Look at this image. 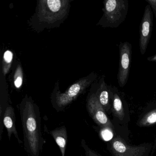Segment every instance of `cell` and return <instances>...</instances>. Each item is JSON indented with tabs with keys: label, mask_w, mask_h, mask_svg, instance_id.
Segmentation results:
<instances>
[{
	"label": "cell",
	"mask_w": 156,
	"mask_h": 156,
	"mask_svg": "<svg viewBox=\"0 0 156 156\" xmlns=\"http://www.w3.org/2000/svg\"><path fill=\"white\" fill-rule=\"evenodd\" d=\"M153 12L151 7L147 4L145 7L140 24L139 45L141 55L146 53L151 37L153 27Z\"/></svg>",
	"instance_id": "4"
},
{
	"label": "cell",
	"mask_w": 156,
	"mask_h": 156,
	"mask_svg": "<svg viewBox=\"0 0 156 156\" xmlns=\"http://www.w3.org/2000/svg\"><path fill=\"white\" fill-rule=\"evenodd\" d=\"M113 147L116 152L123 153L127 150V147L121 141H116L113 143Z\"/></svg>",
	"instance_id": "10"
},
{
	"label": "cell",
	"mask_w": 156,
	"mask_h": 156,
	"mask_svg": "<svg viewBox=\"0 0 156 156\" xmlns=\"http://www.w3.org/2000/svg\"><path fill=\"white\" fill-rule=\"evenodd\" d=\"M147 60L149 62H156V55L148 57Z\"/></svg>",
	"instance_id": "17"
},
{
	"label": "cell",
	"mask_w": 156,
	"mask_h": 156,
	"mask_svg": "<svg viewBox=\"0 0 156 156\" xmlns=\"http://www.w3.org/2000/svg\"><path fill=\"white\" fill-rule=\"evenodd\" d=\"M25 150L30 156H40L45 143L41 129L39 109L33 103L26 101L20 108Z\"/></svg>",
	"instance_id": "1"
},
{
	"label": "cell",
	"mask_w": 156,
	"mask_h": 156,
	"mask_svg": "<svg viewBox=\"0 0 156 156\" xmlns=\"http://www.w3.org/2000/svg\"><path fill=\"white\" fill-rule=\"evenodd\" d=\"M81 89L82 86L80 84H75L65 93L58 95L55 99L56 108L61 109L69 105L80 94Z\"/></svg>",
	"instance_id": "7"
},
{
	"label": "cell",
	"mask_w": 156,
	"mask_h": 156,
	"mask_svg": "<svg viewBox=\"0 0 156 156\" xmlns=\"http://www.w3.org/2000/svg\"><path fill=\"white\" fill-rule=\"evenodd\" d=\"M103 89L100 92L99 94L98 98L100 104L101 105L106 106L108 104V101H109V94H108V92L107 90L105 84L102 85Z\"/></svg>",
	"instance_id": "9"
},
{
	"label": "cell",
	"mask_w": 156,
	"mask_h": 156,
	"mask_svg": "<svg viewBox=\"0 0 156 156\" xmlns=\"http://www.w3.org/2000/svg\"><path fill=\"white\" fill-rule=\"evenodd\" d=\"M146 2L148 3L149 5L151 7L156 18V0H146Z\"/></svg>",
	"instance_id": "14"
},
{
	"label": "cell",
	"mask_w": 156,
	"mask_h": 156,
	"mask_svg": "<svg viewBox=\"0 0 156 156\" xmlns=\"http://www.w3.org/2000/svg\"><path fill=\"white\" fill-rule=\"evenodd\" d=\"M12 57H13V55L10 51H7L4 53V60L7 63H10L12 61Z\"/></svg>",
	"instance_id": "13"
},
{
	"label": "cell",
	"mask_w": 156,
	"mask_h": 156,
	"mask_svg": "<svg viewBox=\"0 0 156 156\" xmlns=\"http://www.w3.org/2000/svg\"><path fill=\"white\" fill-rule=\"evenodd\" d=\"M104 22L106 27L117 28L125 20L128 10L127 0H107L104 4Z\"/></svg>",
	"instance_id": "2"
},
{
	"label": "cell",
	"mask_w": 156,
	"mask_h": 156,
	"mask_svg": "<svg viewBox=\"0 0 156 156\" xmlns=\"http://www.w3.org/2000/svg\"><path fill=\"white\" fill-rule=\"evenodd\" d=\"M147 121L150 124H153L156 122V112H154L150 115L147 118Z\"/></svg>",
	"instance_id": "15"
},
{
	"label": "cell",
	"mask_w": 156,
	"mask_h": 156,
	"mask_svg": "<svg viewBox=\"0 0 156 156\" xmlns=\"http://www.w3.org/2000/svg\"><path fill=\"white\" fill-rule=\"evenodd\" d=\"M88 112L98 124L102 126L108 125V119L97 98L92 97L87 104Z\"/></svg>",
	"instance_id": "6"
},
{
	"label": "cell",
	"mask_w": 156,
	"mask_h": 156,
	"mask_svg": "<svg viewBox=\"0 0 156 156\" xmlns=\"http://www.w3.org/2000/svg\"><path fill=\"white\" fill-rule=\"evenodd\" d=\"M119 68L118 81L120 87H124L127 82L130 71L131 45L128 42H121L119 46Z\"/></svg>",
	"instance_id": "3"
},
{
	"label": "cell",
	"mask_w": 156,
	"mask_h": 156,
	"mask_svg": "<svg viewBox=\"0 0 156 156\" xmlns=\"http://www.w3.org/2000/svg\"><path fill=\"white\" fill-rule=\"evenodd\" d=\"M49 133L51 135L59 147L62 156H65L67 140V133L66 128L64 126L60 127L50 131Z\"/></svg>",
	"instance_id": "8"
},
{
	"label": "cell",
	"mask_w": 156,
	"mask_h": 156,
	"mask_svg": "<svg viewBox=\"0 0 156 156\" xmlns=\"http://www.w3.org/2000/svg\"><path fill=\"white\" fill-rule=\"evenodd\" d=\"M114 109L116 112H120L122 111L123 106L122 103L119 97L117 94L114 95V103H113Z\"/></svg>",
	"instance_id": "11"
},
{
	"label": "cell",
	"mask_w": 156,
	"mask_h": 156,
	"mask_svg": "<svg viewBox=\"0 0 156 156\" xmlns=\"http://www.w3.org/2000/svg\"><path fill=\"white\" fill-rule=\"evenodd\" d=\"M101 136L104 140L108 141L112 139L113 137V134L110 130L108 129H104L101 131Z\"/></svg>",
	"instance_id": "12"
},
{
	"label": "cell",
	"mask_w": 156,
	"mask_h": 156,
	"mask_svg": "<svg viewBox=\"0 0 156 156\" xmlns=\"http://www.w3.org/2000/svg\"><path fill=\"white\" fill-rule=\"evenodd\" d=\"M2 124H3L7 129L8 136H9V138L10 140L12 135L13 134L18 140L19 144L22 143V141H21V140L20 139L18 132H17V129H16L15 112H14L13 108L12 107H7L5 109V112L3 114L2 124L1 126H1V129H0L1 130V133H0L1 138L2 137V129H3Z\"/></svg>",
	"instance_id": "5"
},
{
	"label": "cell",
	"mask_w": 156,
	"mask_h": 156,
	"mask_svg": "<svg viewBox=\"0 0 156 156\" xmlns=\"http://www.w3.org/2000/svg\"><path fill=\"white\" fill-rule=\"evenodd\" d=\"M23 79L21 76H18L16 79H15L14 84H15V86L17 88H19L21 86L22 84Z\"/></svg>",
	"instance_id": "16"
}]
</instances>
